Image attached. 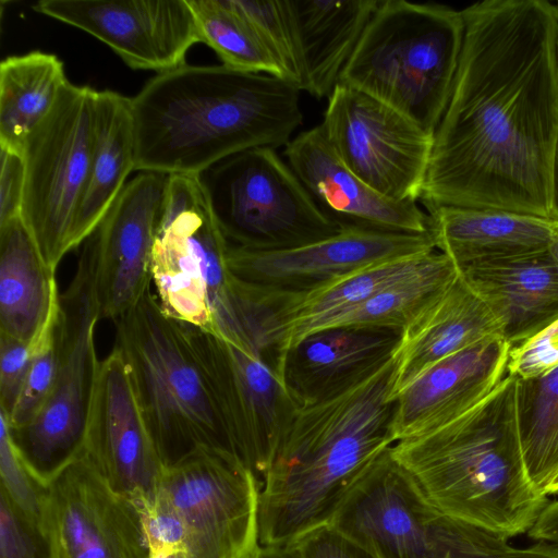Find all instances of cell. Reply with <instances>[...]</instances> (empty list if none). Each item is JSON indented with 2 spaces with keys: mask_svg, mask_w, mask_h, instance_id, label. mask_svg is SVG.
Listing matches in <instances>:
<instances>
[{
  "mask_svg": "<svg viewBox=\"0 0 558 558\" xmlns=\"http://www.w3.org/2000/svg\"><path fill=\"white\" fill-rule=\"evenodd\" d=\"M70 83L63 62L39 50L0 63V147L22 150L31 132L49 114Z\"/></svg>",
  "mask_w": 558,
  "mask_h": 558,
  "instance_id": "f546056e",
  "label": "cell"
},
{
  "mask_svg": "<svg viewBox=\"0 0 558 558\" xmlns=\"http://www.w3.org/2000/svg\"><path fill=\"white\" fill-rule=\"evenodd\" d=\"M56 270L21 216L0 225V333L32 343L58 305Z\"/></svg>",
  "mask_w": 558,
  "mask_h": 558,
  "instance_id": "484cf974",
  "label": "cell"
},
{
  "mask_svg": "<svg viewBox=\"0 0 558 558\" xmlns=\"http://www.w3.org/2000/svg\"><path fill=\"white\" fill-rule=\"evenodd\" d=\"M548 252L558 265V230L555 232L550 244L548 246Z\"/></svg>",
  "mask_w": 558,
  "mask_h": 558,
  "instance_id": "bcb514c9",
  "label": "cell"
},
{
  "mask_svg": "<svg viewBox=\"0 0 558 558\" xmlns=\"http://www.w3.org/2000/svg\"><path fill=\"white\" fill-rule=\"evenodd\" d=\"M550 216L558 221V146L555 156L553 175H551V190H550Z\"/></svg>",
  "mask_w": 558,
  "mask_h": 558,
  "instance_id": "7bdbcfd3",
  "label": "cell"
},
{
  "mask_svg": "<svg viewBox=\"0 0 558 558\" xmlns=\"http://www.w3.org/2000/svg\"><path fill=\"white\" fill-rule=\"evenodd\" d=\"M32 8L86 32L136 70L178 68L201 43L187 0H41Z\"/></svg>",
  "mask_w": 558,
  "mask_h": 558,
  "instance_id": "e0dca14e",
  "label": "cell"
},
{
  "mask_svg": "<svg viewBox=\"0 0 558 558\" xmlns=\"http://www.w3.org/2000/svg\"><path fill=\"white\" fill-rule=\"evenodd\" d=\"M253 558H295L287 546L260 545Z\"/></svg>",
  "mask_w": 558,
  "mask_h": 558,
  "instance_id": "ee69618b",
  "label": "cell"
},
{
  "mask_svg": "<svg viewBox=\"0 0 558 558\" xmlns=\"http://www.w3.org/2000/svg\"><path fill=\"white\" fill-rule=\"evenodd\" d=\"M0 424V487L25 513L47 526L48 485L39 481L21 458L1 414Z\"/></svg>",
  "mask_w": 558,
  "mask_h": 558,
  "instance_id": "d590c367",
  "label": "cell"
},
{
  "mask_svg": "<svg viewBox=\"0 0 558 558\" xmlns=\"http://www.w3.org/2000/svg\"><path fill=\"white\" fill-rule=\"evenodd\" d=\"M96 92L70 82L22 146L21 217L54 270L73 251L72 231L90 167Z\"/></svg>",
  "mask_w": 558,
  "mask_h": 558,
  "instance_id": "30bf717a",
  "label": "cell"
},
{
  "mask_svg": "<svg viewBox=\"0 0 558 558\" xmlns=\"http://www.w3.org/2000/svg\"><path fill=\"white\" fill-rule=\"evenodd\" d=\"M434 251L430 233L348 228L329 238L287 250L254 251L229 244L228 266L245 282L304 290L372 264Z\"/></svg>",
  "mask_w": 558,
  "mask_h": 558,
  "instance_id": "d6986e66",
  "label": "cell"
},
{
  "mask_svg": "<svg viewBox=\"0 0 558 558\" xmlns=\"http://www.w3.org/2000/svg\"><path fill=\"white\" fill-rule=\"evenodd\" d=\"M556 10H557V15H558V2L556 3Z\"/></svg>",
  "mask_w": 558,
  "mask_h": 558,
  "instance_id": "c3c4849f",
  "label": "cell"
},
{
  "mask_svg": "<svg viewBox=\"0 0 558 558\" xmlns=\"http://www.w3.org/2000/svg\"><path fill=\"white\" fill-rule=\"evenodd\" d=\"M284 546L295 558H372L328 524L314 529Z\"/></svg>",
  "mask_w": 558,
  "mask_h": 558,
  "instance_id": "ab89813d",
  "label": "cell"
},
{
  "mask_svg": "<svg viewBox=\"0 0 558 558\" xmlns=\"http://www.w3.org/2000/svg\"><path fill=\"white\" fill-rule=\"evenodd\" d=\"M228 250L196 177L169 175L151 250L156 296L169 317L226 340L232 335L235 294Z\"/></svg>",
  "mask_w": 558,
  "mask_h": 558,
  "instance_id": "52a82bcc",
  "label": "cell"
},
{
  "mask_svg": "<svg viewBox=\"0 0 558 558\" xmlns=\"http://www.w3.org/2000/svg\"><path fill=\"white\" fill-rule=\"evenodd\" d=\"M401 332L371 327L314 331L287 353L286 383L303 404L333 395L366 377L397 351Z\"/></svg>",
  "mask_w": 558,
  "mask_h": 558,
  "instance_id": "603a6c76",
  "label": "cell"
},
{
  "mask_svg": "<svg viewBox=\"0 0 558 558\" xmlns=\"http://www.w3.org/2000/svg\"><path fill=\"white\" fill-rule=\"evenodd\" d=\"M168 183V174L140 172L84 241L95 257L100 319L114 322L150 289L151 250Z\"/></svg>",
  "mask_w": 558,
  "mask_h": 558,
  "instance_id": "2e32d148",
  "label": "cell"
},
{
  "mask_svg": "<svg viewBox=\"0 0 558 558\" xmlns=\"http://www.w3.org/2000/svg\"><path fill=\"white\" fill-rule=\"evenodd\" d=\"M0 225L21 216L25 163L22 150L0 147Z\"/></svg>",
  "mask_w": 558,
  "mask_h": 558,
  "instance_id": "60d3db41",
  "label": "cell"
},
{
  "mask_svg": "<svg viewBox=\"0 0 558 558\" xmlns=\"http://www.w3.org/2000/svg\"><path fill=\"white\" fill-rule=\"evenodd\" d=\"M58 305L52 311L39 335L31 343L32 354L27 377L13 413L4 416L10 429L28 424L49 398L58 367L57 320Z\"/></svg>",
  "mask_w": 558,
  "mask_h": 558,
  "instance_id": "e575fe53",
  "label": "cell"
},
{
  "mask_svg": "<svg viewBox=\"0 0 558 558\" xmlns=\"http://www.w3.org/2000/svg\"><path fill=\"white\" fill-rule=\"evenodd\" d=\"M517 387L507 373L465 414L391 446L436 510L508 539L526 534L549 501L526 470Z\"/></svg>",
  "mask_w": 558,
  "mask_h": 558,
  "instance_id": "277c9868",
  "label": "cell"
},
{
  "mask_svg": "<svg viewBox=\"0 0 558 558\" xmlns=\"http://www.w3.org/2000/svg\"><path fill=\"white\" fill-rule=\"evenodd\" d=\"M461 14L460 61L420 199L426 208L551 218L558 146L556 4L484 0Z\"/></svg>",
  "mask_w": 558,
  "mask_h": 558,
  "instance_id": "6da1fadb",
  "label": "cell"
},
{
  "mask_svg": "<svg viewBox=\"0 0 558 558\" xmlns=\"http://www.w3.org/2000/svg\"><path fill=\"white\" fill-rule=\"evenodd\" d=\"M396 353L353 385L295 414L265 474L259 495V543L284 546L329 523L392 435Z\"/></svg>",
  "mask_w": 558,
  "mask_h": 558,
  "instance_id": "3957f363",
  "label": "cell"
},
{
  "mask_svg": "<svg viewBox=\"0 0 558 558\" xmlns=\"http://www.w3.org/2000/svg\"><path fill=\"white\" fill-rule=\"evenodd\" d=\"M135 171V129L131 98L97 90L88 180L73 231L72 248L82 245Z\"/></svg>",
  "mask_w": 558,
  "mask_h": 558,
  "instance_id": "4316f807",
  "label": "cell"
},
{
  "mask_svg": "<svg viewBox=\"0 0 558 558\" xmlns=\"http://www.w3.org/2000/svg\"><path fill=\"white\" fill-rule=\"evenodd\" d=\"M300 93L223 64L158 73L131 98L135 171L196 177L238 153L287 145L303 121Z\"/></svg>",
  "mask_w": 558,
  "mask_h": 558,
  "instance_id": "7a4b0ae2",
  "label": "cell"
},
{
  "mask_svg": "<svg viewBox=\"0 0 558 558\" xmlns=\"http://www.w3.org/2000/svg\"><path fill=\"white\" fill-rule=\"evenodd\" d=\"M517 409L529 476L547 495L558 474V367L535 378L518 379Z\"/></svg>",
  "mask_w": 558,
  "mask_h": 558,
  "instance_id": "1f68e13d",
  "label": "cell"
},
{
  "mask_svg": "<svg viewBox=\"0 0 558 558\" xmlns=\"http://www.w3.org/2000/svg\"><path fill=\"white\" fill-rule=\"evenodd\" d=\"M56 558H149L136 504L116 493L81 454L48 485Z\"/></svg>",
  "mask_w": 558,
  "mask_h": 558,
  "instance_id": "ac0fdd59",
  "label": "cell"
},
{
  "mask_svg": "<svg viewBox=\"0 0 558 558\" xmlns=\"http://www.w3.org/2000/svg\"><path fill=\"white\" fill-rule=\"evenodd\" d=\"M547 495L550 496V495H558V474L557 476L555 477V480L553 481V483L550 484L548 490H547Z\"/></svg>",
  "mask_w": 558,
  "mask_h": 558,
  "instance_id": "7dc6e473",
  "label": "cell"
},
{
  "mask_svg": "<svg viewBox=\"0 0 558 558\" xmlns=\"http://www.w3.org/2000/svg\"><path fill=\"white\" fill-rule=\"evenodd\" d=\"M260 488L235 453L198 448L165 468L154 502L179 523L184 558H253Z\"/></svg>",
  "mask_w": 558,
  "mask_h": 558,
  "instance_id": "8fae6325",
  "label": "cell"
},
{
  "mask_svg": "<svg viewBox=\"0 0 558 558\" xmlns=\"http://www.w3.org/2000/svg\"><path fill=\"white\" fill-rule=\"evenodd\" d=\"M328 525L372 558H451V519L383 450L347 493Z\"/></svg>",
  "mask_w": 558,
  "mask_h": 558,
  "instance_id": "4fadbf2b",
  "label": "cell"
},
{
  "mask_svg": "<svg viewBox=\"0 0 558 558\" xmlns=\"http://www.w3.org/2000/svg\"><path fill=\"white\" fill-rule=\"evenodd\" d=\"M284 156L316 205L339 228L429 233L428 214L416 202L393 201L372 189L341 160L320 124L291 140Z\"/></svg>",
  "mask_w": 558,
  "mask_h": 558,
  "instance_id": "ffe728a7",
  "label": "cell"
},
{
  "mask_svg": "<svg viewBox=\"0 0 558 558\" xmlns=\"http://www.w3.org/2000/svg\"><path fill=\"white\" fill-rule=\"evenodd\" d=\"M149 558H184L180 549L167 547L150 553Z\"/></svg>",
  "mask_w": 558,
  "mask_h": 558,
  "instance_id": "f6af8a7d",
  "label": "cell"
},
{
  "mask_svg": "<svg viewBox=\"0 0 558 558\" xmlns=\"http://www.w3.org/2000/svg\"><path fill=\"white\" fill-rule=\"evenodd\" d=\"M502 325L460 272L449 288L401 333L396 351L397 393L435 363L486 338Z\"/></svg>",
  "mask_w": 558,
  "mask_h": 558,
  "instance_id": "cb8c5ba5",
  "label": "cell"
},
{
  "mask_svg": "<svg viewBox=\"0 0 558 558\" xmlns=\"http://www.w3.org/2000/svg\"><path fill=\"white\" fill-rule=\"evenodd\" d=\"M199 40L229 68L282 78V73L248 22L230 0H187Z\"/></svg>",
  "mask_w": 558,
  "mask_h": 558,
  "instance_id": "d6a6232c",
  "label": "cell"
},
{
  "mask_svg": "<svg viewBox=\"0 0 558 558\" xmlns=\"http://www.w3.org/2000/svg\"><path fill=\"white\" fill-rule=\"evenodd\" d=\"M463 37L461 11L380 0L339 83L389 105L434 135L450 99Z\"/></svg>",
  "mask_w": 558,
  "mask_h": 558,
  "instance_id": "8992f818",
  "label": "cell"
},
{
  "mask_svg": "<svg viewBox=\"0 0 558 558\" xmlns=\"http://www.w3.org/2000/svg\"><path fill=\"white\" fill-rule=\"evenodd\" d=\"M0 558H56L47 526L25 513L0 487Z\"/></svg>",
  "mask_w": 558,
  "mask_h": 558,
  "instance_id": "8d00e7d4",
  "label": "cell"
},
{
  "mask_svg": "<svg viewBox=\"0 0 558 558\" xmlns=\"http://www.w3.org/2000/svg\"><path fill=\"white\" fill-rule=\"evenodd\" d=\"M189 329L233 448L263 483L303 403L284 377L259 354L192 325Z\"/></svg>",
  "mask_w": 558,
  "mask_h": 558,
  "instance_id": "5bb4252c",
  "label": "cell"
},
{
  "mask_svg": "<svg viewBox=\"0 0 558 558\" xmlns=\"http://www.w3.org/2000/svg\"><path fill=\"white\" fill-rule=\"evenodd\" d=\"M347 167L379 194L421 198L434 135L389 105L338 83L320 124Z\"/></svg>",
  "mask_w": 558,
  "mask_h": 558,
  "instance_id": "7c38bea8",
  "label": "cell"
},
{
  "mask_svg": "<svg viewBox=\"0 0 558 558\" xmlns=\"http://www.w3.org/2000/svg\"><path fill=\"white\" fill-rule=\"evenodd\" d=\"M458 274V266L447 255L435 251L417 270L335 317L322 329L355 326L391 329L402 333L440 298Z\"/></svg>",
  "mask_w": 558,
  "mask_h": 558,
  "instance_id": "4dcf8cb0",
  "label": "cell"
},
{
  "mask_svg": "<svg viewBox=\"0 0 558 558\" xmlns=\"http://www.w3.org/2000/svg\"><path fill=\"white\" fill-rule=\"evenodd\" d=\"M380 0H289L304 64L303 90L329 97Z\"/></svg>",
  "mask_w": 558,
  "mask_h": 558,
  "instance_id": "83f0119b",
  "label": "cell"
},
{
  "mask_svg": "<svg viewBox=\"0 0 558 558\" xmlns=\"http://www.w3.org/2000/svg\"><path fill=\"white\" fill-rule=\"evenodd\" d=\"M95 275L94 253L83 242L73 277L60 293L56 329L58 367L51 393L28 424L9 428L21 458L46 485L76 460L84 448L100 365L95 343L100 320Z\"/></svg>",
  "mask_w": 558,
  "mask_h": 558,
  "instance_id": "ba28073f",
  "label": "cell"
},
{
  "mask_svg": "<svg viewBox=\"0 0 558 558\" xmlns=\"http://www.w3.org/2000/svg\"><path fill=\"white\" fill-rule=\"evenodd\" d=\"M82 454L116 493L140 509L154 504L166 466L116 347L100 361Z\"/></svg>",
  "mask_w": 558,
  "mask_h": 558,
  "instance_id": "9a60e30c",
  "label": "cell"
},
{
  "mask_svg": "<svg viewBox=\"0 0 558 558\" xmlns=\"http://www.w3.org/2000/svg\"><path fill=\"white\" fill-rule=\"evenodd\" d=\"M556 367H558V319L510 349L507 372L518 379L535 378Z\"/></svg>",
  "mask_w": 558,
  "mask_h": 558,
  "instance_id": "74e56055",
  "label": "cell"
},
{
  "mask_svg": "<svg viewBox=\"0 0 558 558\" xmlns=\"http://www.w3.org/2000/svg\"><path fill=\"white\" fill-rule=\"evenodd\" d=\"M432 253L379 262L308 289L292 290L283 311L284 355L305 336L417 270Z\"/></svg>",
  "mask_w": 558,
  "mask_h": 558,
  "instance_id": "f1b7e54d",
  "label": "cell"
},
{
  "mask_svg": "<svg viewBox=\"0 0 558 558\" xmlns=\"http://www.w3.org/2000/svg\"><path fill=\"white\" fill-rule=\"evenodd\" d=\"M511 345L486 338L426 368L396 396L395 441L433 432L481 403L507 375Z\"/></svg>",
  "mask_w": 558,
  "mask_h": 558,
  "instance_id": "44dd1931",
  "label": "cell"
},
{
  "mask_svg": "<svg viewBox=\"0 0 558 558\" xmlns=\"http://www.w3.org/2000/svg\"><path fill=\"white\" fill-rule=\"evenodd\" d=\"M426 209L436 250L458 267L547 251L558 230L555 219L507 210L454 206Z\"/></svg>",
  "mask_w": 558,
  "mask_h": 558,
  "instance_id": "d4e9b609",
  "label": "cell"
},
{
  "mask_svg": "<svg viewBox=\"0 0 558 558\" xmlns=\"http://www.w3.org/2000/svg\"><path fill=\"white\" fill-rule=\"evenodd\" d=\"M526 534L535 542L558 547V499L547 502Z\"/></svg>",
  "mask_w": 558,
  "mask_h": 558,
  "instance_id": "b9f144b4",
  "label": "cell"
},
{
  "mask_svg": "<svg viewBox=\"0 0 558 558\" xmlns=\"http://www.w3.org/2000/svg\"><path fill=\"white\" fill-rule=\"evenodd\" d=\"M248 22L282 73L284 81L304 86V64L289 1L230 0Z\"/></svg>",
  "mask_w": 558,
  "mask_h": 558,
  "instance_id": "836d02e7",
  "label": "cell"
},
{
  "mask_svg": "<svg viewBox=\"0 0 558 558\" xmlns=\"http://www.w3.org/2000/svg\"><path fill=\"white\" fill-rule=\"evenodd\" d=\"M31 343L0 333V413L9 417L20 399L31 363Z\"/></svg>",
  "mask_w": 558,
  "mask_h": 558,
  "instance_id": "f35d334b",
  "label": "cell"
},
{
  "mask_svg": "<svg viewBox=\"0 0 558 558\" xmlns=\"http://www.w3.org/2000/svg\"><path fill=\"white\" fill-rule=\"evenodd\" d=\"M113 323L114 347L165 466L198 448L236 454L189 325L166 315L150 289Z\"/></svg>",
  "mask_w": 558,
  "mask_h": 558,
  "instance_id": "5b68a950",
  "label": "cell"
},
{
  "mask_svg": "<svg viewBox=\"0 0 558 558\" xmlns=\"http://www.w3.org/2000/svg\"><path fill=\"white\" fill-rule=\"evenodd\" d=\"M209 209L232 246L278 251L337 234L274 148L232 155L196 175Z\"/></svg>",
  "mask_w": 558,
  "mask_h": 558,
  "instance_id": "9c48e42d",
  "label": "cell"
},
{
  "mask_svg": "<svg viewBox=\"0 0 558 558\" xmlns=\"http://www.w3.org/2000/svg\"><path fill=\"white\" fill-rule=\"evenodd\" d=\"M515 347L558 319V265L547 251L482 259L458 267Z\"/></svg>",
  "mask_w": 558,
  "mask_h": 558,
  "instance_id": "7402d4cb",
  "label": "cell"
}]
</instances>
